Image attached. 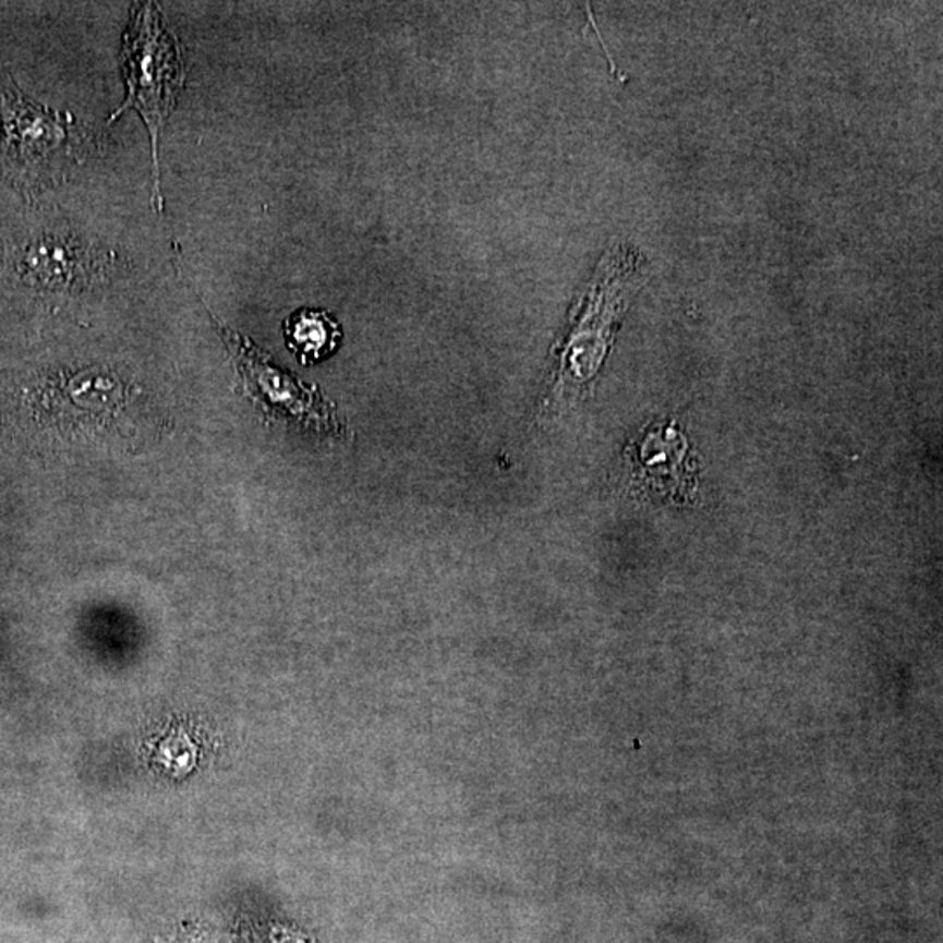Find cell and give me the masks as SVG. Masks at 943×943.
Wrapping results in <instances>:
<instances>
[{"label":"cell","instance_id":"cell-3","mask_svg":"<svg viewBox=\"0 0 943 943\" xmlns=\"http://www.w3.org/2000/svg\"><path fill=\"white\" fill-rule=\"evenodd\" d=\"M242 348V364L246 368V382L251 383V387L257 391V397H261L264 404H271L278 409H287L294 416H303L304 413H310V416H316V409H313V397L307 396L306 390L301 388L299 383L292 382L289 376L281 374L278 368L269 367L264 364L263 360L254 359L252 353H246L245 348Z\"/></svg>","mask_w":943,"mask_h":943},{"label":"cell","instance_id":"cell-2","mask_svg":"<svg viewBox=\"0 0 943 943\" xmlns=\"http://www.w3.org/2000/svg\"><path fill=\"white\" fill-rule=\"evenodd\" d=\"M341 336L338 322L324 310L303 307L283 322L287 348L303 365L316 364L333 355Z\"/></svg>","mask_w":943,"mask_h":943},{"label":"cell","instance_id":"cell-1","mask_svg":"<svg viewBox=\"0 0 943 943\" xmlns=\"http://www.w3.org/2000/svg\"><path fill=\"white\" fill-rule=\"evenodd\" d=\"M121 62L126 98L123 106L110 116L109 123H114L126 110H135L136 114L144 119L153 145L154 203L161 211L159 136L167 119L176 109L180 92L184 88L188 69L184 48L162 22L158 5L147 2L135 5V10H132V20L124 32Z\"/></svg>","mask_w":943,"mask_h":943}]
</instances>
